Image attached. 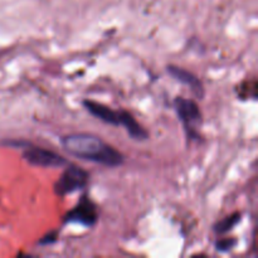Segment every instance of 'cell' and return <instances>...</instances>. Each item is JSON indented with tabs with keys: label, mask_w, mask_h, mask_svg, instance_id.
I'll use <instances>...</instances> for the list:
<instances>
[{
	"label": "cell",
	"mask_w": 258,
	"mask_h": 258,
	"mask_svg": "<svg viewBox=\"0 0 258 258\" xmlns=\"http://www.w3.org/2000/svg\"><path fill=\"white\" fill-rule=\"evenodd\" d=\"M63 149L77 159L117 168L125 163V156L113 146L92 134H70L60 139Z\"/></svg>",
	"instance_id": "cell-1"
},
{
	"label": "cell",
	"mask_w": 258,
	"mask_h": 258,
	"mask_svg": "<svg viewBox=\"0 0 258 258\" xmlns=\"http://www.w3.org/2000/svg\"><path fill=\"white\" fill-rule=\"evenodd\" d=\"M174 108H175L178 118L183 123L186 138L189 140H198L201 138L199 130L203 123V115H202L198 103L190 98L178 96L174 100Z\"/></svg>",
	"instance_id": "cell-2"
},
{
	"label": "cell",
	"mask_w": 258,
	"mask_h": 258,
	"mask_svg": "<svg viewBox=\"0 0 258 258\" xmlns=\"http://www.w3.org/2000/svg\"><path fill=\"white\" fill-rule=\"evenodd\" d=\"M90 180V174L85 169L71 164L64 169L62 175L59 176L54 184V193L58 197H64L67 194L83 189Z\"/></svg>",
	"instance_id": "cell-3"
},
{
	"label": "cell",
	"mask_w": 258,
	"mask_h": 258,
	"mask_svg": "<svg viewBox=\"0 0 258 258\" xmlns=\"http://www.w3.org/2000/svg\"><path fill=\"white\" fill-rule=\"evenodd\" d=\"M98 221L97 206L88 196H83L78 203L67 212L63 218L64 223H77L83 227H93Z\"/></svg>",
	"instance_id": "cell-4"
},
{
	"label": "cell",
	"mask_w": 258,
	"mask_h": 258,
	"mask_svg": "<svg viewBox=\"0 0 258 258\" xmlns=\"http://www.w3.org/2000/svg\"><path fill=\"white\" fill-rule=\"evenodd\" d=\"M23 158L30 165L40 166V168H59L68 164L67 159L63 158L62 155L39 146H30L25 149Z\"/></svg>",
	"instance_id": "cell-5"
},
{
	"label": "cell",
	"mask_w": 258,
	"mask_h": 258,
	"mask_svg": "<svg viewBox=\"0 0 258 258\" xmlns=\"http://www.w3.org/2000/svg\"><path fill=\"white\" fill-rule=\"evenodd\" d=\"M166 71L169 72V75L176 80L178 82H180L181 85H185L190 88L191 93L196 96L197 98H203L206 95V90H204V86L202 83V81L197 77L196 75H193L189 71L184 70V68L178 67V66H168Z\"/></svg>",
	"instance_id": "cell-6"
},
{
	"label": "cell",
	"mask_w": 258,
	"mask_h": 258,
	"mask_svg": "<svg viewBox=\"0 0 258 258\" xmlns=\"http://www.w3.org/2000/svg\"><path fill=\"white\" fill-rule=\"evenodd\" d=\"M83 106L86 110L95 116L96 118L101 120L102 122L108 123L112 126H120L121 125V116H122V110H113V108L108 107V106L102 105L100 102L91 100L83 101Z\"/></svg>",
	"instance_id": "cell-7"
},
{
	"label": "cell",
	"mask_w": 258,
	"mask_h": 258,
	"mask_svg": "<svg viewBox=\"0 0 258 258\" xmlns=\"http://www.w3.org/2000/svg\"><path fill=\"white\" fill-rule=\"evenodd\" d=\"M125 127L127 134L130 135L131 139L138 141H144L149 138V134L143 126L140 125L139 121L135 120L133 115L128 111L122 110V116H121V125Z\"/></svg>",
	"instance_id": "cell-8"
},
{
	"label": "cell",
	"mask_w": 258,
	"mask_h": 258,
	"mask_svg": "<svg viewBox=\"0 0 258 258\" xmlns=\"http://www.w3.org/2000/svg\"><path fill=\"white\" fill-rule=\"evenodd\" d=\"M239 221H241V213L236 212V213L226 217V218L222 219V221L217 222L213 227V231L216 232L217 234L228 233L229 231H232V229L239 223Z\"/></svg>",
	"instance_id": "cell-9"
},
{
	"label": "cell",
	"mask_w": 258,
	"mask_h": 258,
	"mask_svg": "<svg viewBox=\"0 0 258 258\" xmlns=\"http://www.w3.org/2000/svg\"><path fill=\"white\" fill-rule=\"evenodd\" d=\"M237 244L236 238H221L216 242V249L218 252H228Z\"/></svg>",
	"instance_id": "cell-10"
},
{
	"label": "cell",
	"mask_w": 258,
	"mask_h": 258,
	"mask_svg": "<svg viewBox=\"0 0 258 258\" xmlns=\"http://www.w3.org/2000/svg\"><path fill=\"white\" fill-rule=\"evenodd\" d=\"M57 237H58L57 231H50L39 239L38 244H39V246H49V244H53L57 242Z\"/></svg>",
	"instance_id": "cell-11"
}]
</instances>
